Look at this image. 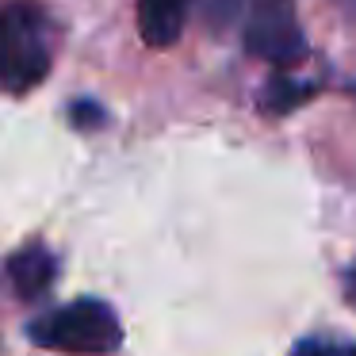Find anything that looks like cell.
Listing matches in <instances>:
<instances>
[{"label": "cell", "instance_id": "cell-1", "mask_svg": "<svg viewBox=\"0 0 356 356\" xmlns=\"http://www.w3.org/2000/svg\"><path fill=\"white\" fill-rule=\"evenodd\" d=\"M27 337L39 348H54V353L108 356L123 345V325L104 299H73L58 310L39 314L27 325Z\"/></svg>", "mask_w": 356, "mask_h": 356}, {"label": "cell", "instance_id": "cell-6", "mask_svg": "<svg viewBox=\"0 0 356 356\" xmlns=\"http://www.w3.org/2000/svg\"><path fill=\"white\" fill-rule=\"evenodd\" d=\"M291 356H356L353 341H337V337H307L295 345Z\"/></svg>", "mask_w": 356, "mask_h": 356}, {"label": "cell", "instance_id": "cell-5", "mask_svg": "<svg viewBox=\"0 0 356 356\" xmlns=\"http://www.w3.org/2000/svg\"><path fill=\"white\" fill-rule=\"evenodd\" d=\"M192 0H138V31L149 47H172L184 31Z\"/></svg>", "mask_w": 356, "mask_h": 356}, {"label": "cell", "instance_id": "cell-3", "mask_svg": "<svg viewBox=\"0 0 356 356\" xmlns=\"http://www.w3.org/2000/svg\"><path fill=\"white\" fill-rule=\"evenodd\" d=\"M245 47L249 54L276 65H291L307 54V39H302L291 0H249Z\"/></svg>", "mask_w": 356, "mask_h": 356}, {"label": "cell", "instance_id": "cell-4", "mask_svg": "<svg viewBox=\"0 0 356 356\" xmlns=\"http://www.w3.org/2000/svg\"><path fill=\"white\" fill-rule=\"evenodd\" d=\"M8 280L19 291V299H42L58 280V261L47 245H24L8 257Z\"/></svg>", "mask_w": 356, "mask_h": 356}, {"label": "cell", "instance_id": "cell-7", "mask_svg": "<svg viewBox=\"0 0 356 356\" xmlns=\"http://www.w3.org/2000/svg\"><path fill=\"white\" fill-rule=\"evenodd\" d=\"M345 299L356 307V268H353V272H345Z\"/></svg>", "mask_w": 356, "mask_h": 356}, {"label": "cell", "instance_id": "cell-2", "mask_svg": "<svg viewBox=\"0 0 356 356\" xmlns=\"http://www.w3.org/2000/svg\"><path fill=\"white\" fill-rule=\"evenodd\" d=\"M50 70V31L39 8L16 0L0 8V88L12 96L31 92Z\"/></svg>", "mask_w": 356, "mask_h": 356}]
</instances>
